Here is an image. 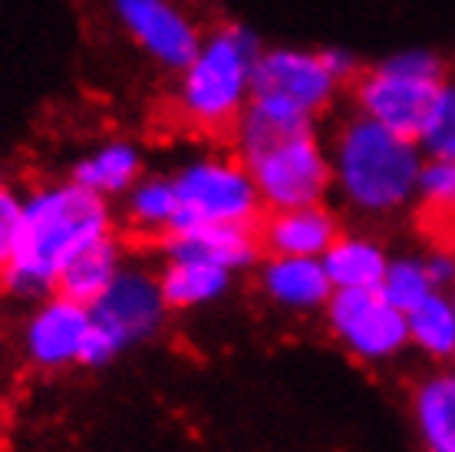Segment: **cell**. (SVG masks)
<instances>
[{
    "mask_svg": "<svg viewBox=\"0 0 455 452\" xmlns=\"http://www.w3.org/2000/svg\"><path fill=\"white\" fill-rule=\"evenodd\" d=\"M416 218L435 248L455 251V162L426 158L416 185Z\"/></svg>",
    "mask_w": 455,
    "mask_h": 452,
    "instance_id": "21",
    "label": "cell"
},
{
    "mask_svg": "<svg viewBox=\"0 0 455 452\" xmlns=\"http://www.w3.org/2000/svg\"><path fill=\"white\" fill-rule=\"evenodd\" d=\"M333 195L356 218H393L416 202L422 149L416 139L399 136L360 113L337 119L331 139Z\"/></svg>",
    "mask_w": 455,
    "mask_h": 452,
    "instance_id": "3",
    "label": "cell"
},
{
    "mask_svg": "<svg viewBox=\"0 0 455 452\" xmlns=\"http://www.w3.org/2000/svg\"><path fill=\"white\" fill-rule=\"evenodd\" d=\"M340 231V215L327 202L264 212L258 222L264 254H287V258H323Z\"/></svg>",
    "mask_w": 455,
    "mask_h": 452,
    "instance_id": "12",
    "label": "cell"
},
{
    "mask_svg": "<svg viewBox=\"0 0 455 452\" xmlns=\"http://www.w3.org/2000/svg\"><path fill=\"white\" fill-rule=\"evenodd\" d=\"M343 93L347 83L333 77L320 50L307 46H264L254 69V100L317 123L337 109Z\"/></svg>",
    "mask_w": 455,
    "mask_h": 452,
    "instance_id": "7",
    "label": "cell"
},
{
    "mask_svg": "<svg viewBox=\"0 0 455 452\" xmlns=\"http://www.w3.org/2000/svg\"><path fill=\"white\" fill-rule=\"evenodd\" d=\"M20 208L23 195L11 189L7 182H0V271L7 268V261L17 245V228H20Z\"/></svg>",
    "mask_w": 455,
    "mask_h": 452,
    "instance_id": "25",
    "label": "cell"
},
{
    "mask_svg": "<svg viewBox=\"0 0 455 452\" xmlns=\"http://www.w3.org/2000/svg\"><path fill=\"white\" fill-rule=\"evenodd\" d=\"M159 284L169 311H195L218 304L231 291L235 271L195 258H162Z\"/></svg>",
    "mask_w": 455,
    "mask_h": 452,
    "instance_id": "19",
    "label": "cell"
},
{
    "mask_svg": "<svg viewBox=\"0 0 455 452\" xmlns=\"http://www.w3.org/2000/svg\"><path fill=\"white\" fill-rule=\"evenodd\" d=\"M320 53L327 60V67L333 69V77L340 79V83H347V90H350V83L360 77V69H363V60L356 57L353 50H347V46H323Z\"/></svg>",
    "mask_w": 455,
    "mask_h": 452,
    "instance_id": "27",
    "label": "cell"
},
{
    "mask_svg": "<svg viewBox=\"0 0 455 452\" xmlns=\"http://www.w3.org/2000/svg\"><path fill=\"white\" fill-rule=\"evenodd\" d=\"M162 258H195L228 271L258 268L264 248L258 225H182L159 241Z\"/></svg>",
    "mask_w": 455,
    "mask_h": 452,
    "instance_id": "14",
    "label": "cell"
},
{
    "mask_svg": "<svg viewBox=\"0 0 455 452\" xmlns=\"http://www.w3.org/2000/svg\"><path fill=\"white\" fill-rule=\"evenodd\" d=\"M258 287L267 304L294 317L323 314L333 295L323 261L287 258V254H264L258 261Z\"/></svg>",
    "mask_w": 455,
    "mask_h": 452,
    "instance_id": "13",
    "label": "cell"
},
{
    "mask_svg": "<svg viewBox=\"0 0 455 452\" xmlns=\"http://www.w3.org/2000/svg\"><path fill=\"white\" fill-rule=\"evenodd\" d=\"M449 79L445 60L433 50H399L360 69L350 83L353 113L387 125L399 136H419L435 93Z\"/></svg>",
    "mask_w": 455,
    "mask_h": 452,
    "instance_id": "5",
    "label": "cell"
},
{
    "mask_svg": "<svg viewBox=\"0 0 455 452\" xmlns=\"http://www.w3.org/2000/svg\"><path fill=\"white\" fill-rule=\"evenodd\" d=\"M0 295H4V291H0Z\"/></svg>",
    "mask_w": 455,
    "mask_h": 452,
    "instance_id": "29",
    "label": "cell"
},
{
    "mask_svg": "<svg viewBox=\"0 0 455 452\" xmlns=\"http://www.w3.org/2000/svg\"><path fill=\"white\" fill-rule=\"evenodd\" d=\"M320 261H323V271L331 278L333 291H379L389 251L383 248L379 238L343 228Z\"/></svg>",
    "mask_w": 455,
    "mask_h": 452,
    "instance_id": "18",
    "label": "cell"
},
{
    "mask_svg": "<svg viewBox=\"0 0 455 452\" xmlns=\"http://www.w3.org/2000/svg\"><path fill=\"white\" fill-rule=\"evenodd\" d=\"M435 291L433 278L426 271V258L422 254H389L387 274L379 281V295L387 297L389 304L399 307L403 314H410L412 307L422 304L426 297Z\"/></svg>",
    "mask_w": 455,
    "mask_h": 452,
    "instance_id": "23",
    "label": "cell"
},
{
    "mask_svg": "<svg viewBox=\"0 0 455 452\" xmlns=\"http://www.w3.org/2000/svg\"><path fill=\"white\" fill-rule=\"evenodd\" d=\"M142 175H146V152L136 139L125 136H109L96 142L69 165V179L109 202H119Z\"/></svg>",
    "mask_w": 455,
    "mask_h": 452,
    "instance_id": "15",
    "label": "cell"
},
{
    "mask_svg": "<svg viewBox=\"0 0 455 452\" xmlns=\"http://www.w3.org/2000/svg\"><path fill=\"white\" fill-rule=\"evenodd\" d=\"M231 149L248 165L264 212L317 205L333 195L331 146L317 119L251 100L231 133Z\"/></svg>",
    "mask_w": 455,
    "mask_h": 452,
    "instance_id": "2",
    "label": "cell"
},
{
    "mask_svg": "<svg viewBox=\"0 0 455 452\" xmlns=\"http://www.w3.org/2000/svg\"><path fill=\"white\" fill-rule=\"evenodd\" d=\"M426 258V271L433 278L435 291H452L455 287V251L452 248H435L429 254H422Z\"/></svg>",
    "mask_w": 455,
    "mask_h": 452,
    "instance_id": "26",
    "label": "cell"
},
{
    "mask_svg": "<svg viewBox=\"0 0 455 452\" xmlns=\"http://www.w3.org/2000/svg\"><path fill=\"white\" fill-rule=\"evenodd\" d=\"M109 198L69 179L36 182L23 192L17 245L0 271V291L20 304L57 295V278L69 258L106 235H116Z\"/></svg>",
    "mask_w": 455,
    "mask_h": 452,
    "instance_id": "1",
    "label": "cell"
},
{
    "mask_svg": "<svg viewBox=\"0 0 455 452\" xmlns=\"http://www.w3.org/2000/svg\"><path fill=\"white\" fill-rule=\"evenodd\" d=\"M264 53L248 23L225 20L205 30L188 67L175 73L172 113L198 136H231L254 100V69Z\"/></svg>",
    "mask_w": 455,
    "mask_h": 452,
    "instance_id": "4",
    "label": "cell"
},
{
    "mask_svg": "<svg viewBox=\"0 0 455 452\" xmlns=\"http://www.w3.org/2000/svg\"><path fill=\"white\" fill-rule=\"evenodd\" d=\"M125 261L129 258H125V245L119 231L100 238V241L86 245L76 258L67 261V268L57 278V295L73 297L80 304H92L116 281V274L123 271Z\"/></svg>",
    "mask_w": 455,
    "mask_h": 452,
    "instance_id": "20",
    "label": "cell"
},
{
    "mask_svg": "<svg viewBox=\"0 0 455 452\" xmlns=\"http://www.w3.org/2000/svg\"><path fill=\"white\" fill-rule=\"evenodd\" d=\"M116 27L162 73H182L202 46L205 27L179 0H109Z\"/></svg>",
    "mask_w": 455,
    "mask_h": 452,
    "instance_id": "8",
    "label": "cell"
},
{
    "mask_svg": "<svg viewBox=\"0 0 455 452\" xmlns=\"http://www.w3.org/2000/svg\"><path fill=\"white\" fill-rule=\"evenodd\" d=\"M90 314L92 327L103 330L123 353L156 337L172 311L162 295L159 271L142 261H125L116 281L90 304Z\"/></svg>",
    "mask_w": 455,
    "mask_h": 452,
    "instance_id": "10",
    "label": "cell"
},
{
    "mask_svg": "<svg viewBox=\"0 0 455 452\" xmlns=\"http://www.w3.org/2000/svg\"><path fill=\"white\" fill-rule=\"evenodd\" d=\"M92 327L90 304H80L73 297L50 295L30 304V314L23 320V357L36 370H67L80 367V353L86 334Z\"/></svg>",
    "mask_w": 455,
    "mask_h": 452,
    "instance_id": "11",
    "label": "cell"
},
{
    "mask_svg": "<svg viewBox=\"0 0 455 452\" xmlns=\"http://www.w3.org/2000/svg\"><path fill=\"white\" fill-rule=\"evenodd\" d=\"M410 347L435 363L455 360V301L445 291H433L406 314Z\"/></svg>",
    "mask_w": 455,
    "mask_h": 452,
    "instance_id": "22",
    "label": "cell"
},
{
    "mask_svg": "<svg viewBox=\"0 0 455 452\" xmlns=\"http://www.w3.org/2000/svg\"><path fill=\"white\" fill-rule=\"evenodd\" d=\"M412 426L426 452H455V367H435L410 390Z\"/></svg>",
    "mask_w": 455,
    "mask_h": 452,
    "instance_id": "16",
    "label": "cell"
},
{
    "mask_svg": "<svg viewBox=\"0 0 455 452\" xmlns=\"http://www.w3.org/2000/svg\"><path fill=\"white\" fill-rule=\"evenodd\" d=\"M323 320L331 337L360 363H389L410 347L406 314L379 291H333Z\"/></svg>",
    "mask_w": 455,
    "mask_h": 452,
    "instance_id": "9",
    "label": "cell"
},
{
    "mask_svg": "<svg viewBox=\"0 0 455 452\" xmlns=\"http://www.w3.org/2000/svg\"><path fill=\"white\" fill-rule=\"evenodd\" d=\"M0 182H4V169H0Z\"/></svg>",
    "mask_w": 455,
    "mask_h": 452,
    "instance_id": "28",
    "label": "cell"
},
{
    "mask_svg": "<svg viewBox=\"0 0 455 452\" xmlns=\"http://www.w3.org/2000/svg\"><path fill=\"white\" fill-rule=\"evenodd\" d=\"M179 225H258L264 202L235 149H205L172 169Z\"/></svg>",
    "mask_w": 455,
    "mask_h": 452,
    "instance_id": "6",
    "label": "cell"
},
{
    "mask_svg": "<svg viewBox=\"0 0 455 452\" xmlns=\"http://www.w3.org/2000/svg\"><path fill=\"white\" fill-rule=\"evenodd\" d=\"M116 222L132 238L159 245L179 225V192L169 175H142V179L119 198Z\"/></svg>",
    "mask_w": 455,
    "mask_h": 452,
    "instance_id": "17",
    "label": "cell"
},
{
    "mask_svg": "<svg viewBox=\"0 0 455 452\" xmlns=\"http://www.w3.org/2000/svg\"><path fill=\"white\" fill-rule=\"evenodd\" d=\"M416 142L426 158L455 162V79H445L443 90L435 93L433 109L426 116Z\"/></svg>",
    "mask_w": 455,
    "mask_h": 452,
    "instance_id": "24",
    "label": "cell"
}]
</instances>
